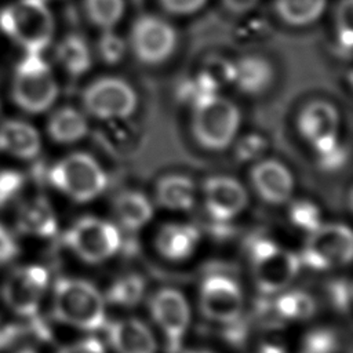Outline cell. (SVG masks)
<instances>
[{
    "instance_id": "obj_1",
    "label": "cell",
    "mask_w": 353,
    "mask_h": 353,
    "mask_svg": "<svg viewBox=\"0 0 353 353\" xmlns=\"http://www.w3.org/2000/svg\"><path fill=\"white\" fill-rule=\"evenodd\" d=\"M0 30L23 52L41 54L54 39L55 21L46 0H14L0 10Z\"/></svg>"
},
{
    "instance_id": "obj_2",
    "label": "cell",
    "mask_w": 353,
    "mask_h": 353,
    "mask_svg": "<svg viewBox=\"0 0 353 353\" xmlns=\"http://www.w3.org/2000/svg\"><path fill=\"white\" fill-rule=\"evenodd\" d=\"M241 114L234 102L211 94L192 105L190 130L199 146L219 152L230 146L240 128Z\"/></svg>"
},
{
    "instance_id": "obj_3",
    "label": "cell",
    "mask_w": 353,
    "mask_h": 353,
    "mask_svg": "<svg viewBox=\"0 0 353 353\" xmlns=\"http://www.w3.org/2000/svg\"><path fill=\"white\" fill-rule=\"evenodd\" d=\"M59 87L50 63L41 54L25 52L17 62L11 80V98L26 113L39 114L57 101Z\"/></svg>"
},
{
    "instance_id": "obj_4",
    "label": "cell",
    "mask_w": 353,
    "mask_h": 353,
    "mask_svg": "<svg viewBox=\"0 0 353 353\" xmlns=\"http://www.w3.org/2000/svg\"><path fill=\"white\" fill-rule=\"evenodd\" d=\"M54 316L57 320L81 330H97L105 321V301L88 281L58 279L54 285Z\"/></svg>"
},
{
    "instance_id": "obj_5",
    "label": "cell",
    "mask_w": 353,
    "mask_h": 353,
    "mask_svg": "<svg viewBox=\"0 0 353 353\" xmlns=\"http://www.w3.org/2000/svg\"><path fill=\"white\" fill-rule=\"evenodd\" d=\"M46 176L55 189L79 203L94 200L108 186V176L101 164L84 152L62 157L47 170Z\"/></svg>"
},
{
    "instance_id": "obj_6",
    "label": "cell",
    "mask_w": 353,
    "mask_h": 353,
    "mask_svg": "<svg viewBox=\"0 0 353 353\" xmlns=\"http://www.w3.org/2000/svg\"><path fill=\"white\" fill-rule=\"evenodd\" d=\"M250 256L254 279L262 292L273 294L285 288L299 270V258L268 239L251 244Z\"/></svg>"
},
{
    "instance_id": "obj_7",
    "label": "cell",
    "mask_w": 353,
    "mask_h": 353,
    "mask_svg": "<svg viewBox=\"0 0 353 353\" xmlns=\"http://www.w3.org/2000/svg\"><path fill=\"white\" fill-rule=\"evenodd\" d=\"M84 110L103 121L125 120L138 105L135 90L123 79L101 77L90 83L83 94Z\"/></svg>"
},
{
    "instance_id": "obj_8",
    "label": "cell",
    "mask_w": 353,
    "mask_h": 353,
    "mask_svg": "<svg viewBox=\"0 0 353 353\" xmlns=\"http://www.w3.org/2000/svg\"><path fill=\"white\" fill-rule=\"evenodd\" d=\"M128 46L142 63L160 65L174 54L176 33L165 19L153 14H143L131 25Z\"/></svg>"
},
{
    "instance_id": "obj_9",
    "label": "cell",
    "mask_w": 353,
    "mask_h": 353,
    "mask_svg": "<svg viewBox=\"0 0 353 353\" xmlns=\"http://www.w3.org/2000/svg\"><path fill=\"white\" fill-rule=\"evenodd\" d=\"M48 285V272L40 265L14 268L1 284V299L7 307L23 319L37 314Z\"/></svg>"
},
{
    "instance_id": "obj_10",
    "label": "cell",
    "mask_w": 353,
    "mask_h": 353,
    "mask_svg": "<svg viewBox=\"0 0 353 353\" xmlns=\"http://www.w3.org/2000/svg\"><path fill=\"white\" fill-rule=\"evenodd\" d=\"M65 243L80 259L95 263L108 259L119 250L120 234L110 222L84 216L66 232Z\"/></svg>"
},
{
    "instance_id": "obj_11",
    "label": "cell",
    "mask_w": 353,
    "mask_h": 353,
    "mask_svg": "<svg viewBox=\"0 0 353 353\" xmlns=\"http://www.w3.org/2000/svg\"><path fill=\"white\" fill-rule=\"evenodd\" d=\"M353 255V236L341 223L320 225L310 232L302 251V261L313 269H331L346 265Z\"/></svg>"
},
{
    "instance_id": "obj_12",
    "label": "cell",
    "mask_w": 353,
    "mask_h": 353,
    "mask_svg": "<svg viewBox=\"0 0 353 353\" xmlns=\"http://www.w3.org/2000/svg\"><path fill=\"white\" fill-rule=\"evenodd\" d=\"M339 113L336 108L327 101L314 99L306 103L296 120L301 137L316 150L325 152L338 145Z\"/></svg>"
},
{
    "instance_id": "obj_13",
    "label": "cell",
    "mask_w": 353,
    "mask_h": 353,
    "mask_svg": "<svg viewBox=\"0 0 353 353\" xmlns=\"http://www.w3.org/2000/svg\"><path fill=\"white\" fill-rule=\"evenodd\" d=\"M152 316L167 339L171 353L181 346L190 320V310L185 296L172 288H163L150 301Z\"/></svg>"
},
{
    "instance_id": "obj_14",
    "label": "cell",
    "mask_w": 353,
    "mask_h": 353,
    "mask_svg": "<svg viewBox=\"0 0 353 353\" xmlns=\"http://www.w3.org/2000/svg\"><path fill=\"white\" fill-rule=\"evenodd\" d=\"M200 307L214 321L232 323L240 316L243 309L241 291L226 276H208L200 288Z\"/></svg>"
},
{
    "instance_id": "obj_15",
    "label": "cell",
    "mask_w": 353,
    "mask_h": 353,
    "mask_svg": "<svg viewBox=\"0 0 353 353\" xmlns=\"http://www.w3.org/2000/svg\"><path fill=\"white\" fill-rule=\"evenodd\" d=\"M203 193L208 214L219 222L234 218L248 203L245 188L237 179L228 175H216L205 179Z\"/></svg>"
},
{
    "instance_id": "obj_16",
    "label": "cell",
    "mask_w": 353,
    "mask_h": 353,
    "mask_svg": "<svg viewBox=\"0 0 353 353\" xmlns=\"http://www.w3.org/2000/svg\"><path fill=\"white\" fill-rule=\"evenodd\" d=\"M250 179L256 194L270 204L285 203L294 190L292 174L281 161L274 159L256 161L251 168Z\"/></svg>"
},
{
    "instance_id": "obj_17",
    "label": "cell",
    "mask_w": 353,
    "mask_h": 353,
    "mask_svg": "<svg viewBox=\"0 0 353 353\" xmlns=\"http://www.w3.org/2000/svg\"><path fill=\"white\" fill-rule=\"evenodd\" d=\"M41 150V137L25 120L10 119L0 123V152L21 160H34Z\"/></svg>"
},
{
    "instance_id": "obj_18",
    "label": "cell",
    "mask_w": 353,
    "mask_h": 353,
    "mask_svg": "<svg viewBox=\"0 0 353 353\" xmlns=\"http://www.w3.org/2000/svg\"><path fill=\"white\" fill-rule=\"evenodd\" d=\"M15 226L22 234L51 237L57 232L58 222L50 201L39 194L21 201L17 210Z\"/></svg>"
},
{
    "instance_id": "obj_19",
    "label": "cell",
    "mask_w": 353,
    "mask_h": 353,
    "mask_svg": "<svg viewBox=\"0 0 353 353\" xmlns=\"http://www.w3.org/2000/svg\"><path fill=\"white\" fill-rule=\"evenodd\" d=\"M108 338L116 353H156L152 331L135 319L113 321L108 328Z\"/></svg>"
},
{
    "instance_id": "obj_20",
    "label": "cell",
    "mask_w": 353,
    "mask_h": 353,
    "mask_svg": "<svg viewBox=\"0 0 353 353\" xmlns=\"http://www.w3.org/2000/svg\"><path fill=\"white\" fill-rule=\"evenodd\" d=\"M273 66L259 55H244L233 62V84L248 94L258 95L263 92L273 81Z\"/></svg>"
},
{
    "instance_id": "obj_21",
    "label": "cell",
    "mask_w": 353,
    "mask_h": 353,
    "mask_svg": "<svg viewBox=\"0 0 353 353\" xmlns=\"http://www.w3.org/2000/svg\"><path fill=\"white\" fill-rule=\"evenodd\" d=\"M199 244V232L189 225L168 223L164 225L156 237L159 252L170 261H182L189 258Z\"/></svg>"
},
{
    "instance_id": "obj_22",
    "label": "cell",
    "mask_w": 353,
    "mask_h": 353,
    "mask_svg": "<svg viewBox=\"0 0 353 353\" xmlns=\"http://www.w3.org/2000/svg\"><path fill=\"white\" fill-rule=\"evenodd\" d=\"M47 132L54 142L70 145L87 135L88 123L84 113L80 110L72 106H62L50 116Z\"/></svg>"
},
{
    "instance_id": "obj_23",
    "label": "cell",
    "mask_w": 353,
    "mask_h": 353,
    "mask_svg": "<svg viewBox=\"0 0 353 353\" xmlns=\"http://www.w3.org/2000/svg\"><path fill=\"white\" fill-rule=\"evenodd\" d=\"M194 199V182L186 175L170 174L163 176L156 185V200L164 208L185 211L192 208Z\"/></svg>"
},
{
    "instance_id": "obj_24",
    "label": "cell",
    "mask_w": 353,
    "mask_h": 353,
    "mask_svg": "<svg viewBox=\"0 0 353 353\" xmlns=\"http://www.w3.org/2000/svg\"><path fill=\"white\" fill-rule=\"evenodd\" d=\"M55 58L61 68L73 77L83 76L92 66V52L84 37L77 33L66 34L57 44Z\"/></svg>"
},
{
    "instance_id": "obj_25",
    "label": "cell",
    "mask_w": 353,
    "mask_h": 353,
    "mask_svg": "<svg viewBox=\"0 0 353 353\" xmlns=\"http://www.w3.org/2000/svg\"><path fill=\"white\" fill-rule=\"evenodd\" d=\"M114 214L127 229H138L152 218L153 208L149 199L137 190H124L117 194L113 204Z\"/></svg>"
},
{
    "instance_id": "obj_26",
    "label": "cell",
    "mask_w": 353,
    "mask_h": 353,
    "mask_svg": "<svg viewBox=\"0 0 353 353\" xmlns=\"http://www.w3.org/2000/svg\"><path fill=\"white\" fill-rule=\"evenodd\" d=\"M327 0H274L277 17L290 26H306L324 12Z\"/></svg>"
},
{
    "instance_id": "obj_27",
    "label": "cell",
    "mask_w": 353,
    "mask_h": 353,
    "mask_svg": "<svg viewBox=\"0 0 353 353\" xmlns=\"http://www.w3.org/2000/svg\"><path fill=\"white\" fill-rule=\"evenodd\" d=\"M87 19L99 29H112L124 15V0H83Z\"/></svg>"
},
{
    "instance_id": "obj_28",
    "label": "cell",
    "mask_w": 353,
    "mask_h": 353,
    "mask_svg": "<svg viewBox=\"0 0 353 353\" xmlns=\"http://www.w3.org/2000/svg\"><path fill=\"white\" fill-rule=\"evenodd\" d=\"M274 310L277 316L287 320H305L314 313L316 303L305 292L288 291L276 299Z\"/></svg>"
},
{
    "instance_id": "obj_29",
    "label": "cell",
    "mask_w": 353,
    "mask_h": 353,
    "mask_svg": "<svg viewBox=\"0 0 353 353\" xmlns=\"http://www.w3.org/2000/svg\"><path fill=\"white\" fill-rule=\"evenodd\" d=\"M143 290V280L137 274H128L117 280L110 287L108 292V299L116 305L134 306L142 298Z\"/></svg>"
},
{
    "instance_id": "obj_30",
    "label": "cell",
    "mask_w": 353,
    "mask_h": 353,
    "mask_svg": "<svg viewBox=\"0 0 353 353\" xmlns=\"http://www.w3.org/2000/svg\"><path fill=\"white\" fill-rule=\"evenodd\" d=\"M28 183V176L15 168L0 170V210L19 201Z\"/></svg>"
},
{
    "instance_id": "obj_31",
    "label": "cell",
    "mask_w": 353,
    "mask_h": 353,
    "mask_svg": "<svg viewBox=\"0 0 353 353\" xmlns=\"http://www.w3.org/2000/svg\"><path fill=\"white\" fill-rule=\"evenodd\" d=\"M95 51L105 65H117L125 55L127 43L113 29H103L97 40Z\"/></svg>"
},
{
    "instance_id": "obj_32",
    "label": "cell",
    "mask_w": 353,
    "mask_h": 353,
    "mask_svg": "<svg viewBox=\"0 0 353 353\" xmlns=\"http://www.w3.org/2000/svg\"><path fill=\"white\" fill-rule=\"evenodd\" d=\"M335 34L339 46L345 51H350L353 43V0H339L334 14Z\"/></svg>"
},
{
    "instance_id": "obj_33",
    "label": "cell",
    "mask_w": 353,
    "mask_h": 353,
    "mask_svg": "<svg viewBox=\"0 0 353 353\" xmlns=\"http://www.w3.org/2000/svg\"><path fill=\"white\" fill-rule=\"evenodd\" d=\"M338 336L331 328H314L309 331L301 345V353H335Z\"/></svg>"
},
{
    "instance_id": "obj_34",
    "label": "cell",
    "mask_w": 353,
    "mask_h": 353,
    "mask_svg": "<svg viewBox=\"0 0 353 353\" xmlns=\"http://www.w3.org/2000/svg\"><path fill=\"white\" fill-rule=\"evenodd\" d=\"M200 76L216 91L233 81V62L223 58H211L205 62Z\"/></svg>"
},
{
    "instance_id": "obj_35",
    "label": "cell",
    "mask_w": 353,
    "mask_h": 353,
    "mask_svg": "<svg viewBox=\"0 0 353 353\" xmlns=\"http://www.w3.org/2000/svg\"><path fill=\"white\" fill-rule=\"evenodd\" d=\"M290 219L299 229L313 232L321 225V214L317 205L309 201H296L290 208Z\"/></svg>"
},
{
    "instance_id": "obj_36",
    "label": "cell",
    "mask_w": 353,
    "mask_h": 353,
    "mask_svg": "<svg viewBox=\"0 0 353 353\" xmlns=\"http://www.w3.org/2000/svg\"><path fill=\"white\" fill-rule=\"evenodd\" d=\"M28 336L26 324L14 323L0 316V352L12 347L15 343Z\"/></svg>"
},
{
    "instance_id": "obj_37",
    "label": "cell",
    "mask_w": 353,
    "mask_h": 353,
    "mask_svg": "<svg viewBox=\"0 0 353 353\" xmlns=\"http://www.w3.org/2000/svg\"><path fill=\"white\" fill-rule=\"evenodd\" d=\"M331 303L341 312H347L352 301V285L347 280H335L328 285Z\"/></svg>"
},
{
    "instance_id": "obj_38",
    "label": "cell",
    "mask_w": 353,
    "mask_h": 353,
    "mask_svg": "<svg viewBox=\"0 0 353 353\" xmlns=\"http://www.w3.org/2000/svg\"><path fill=\"white\" fill-rule=\"evenodd\" d=\"M19 254V244L15 234L0 222V266L12 262Z\"/></svg>"
},
{
    "instance_id": "obj_39",
    "label": "cell",
    "mask_w": 353,
    "mask_h": 353,
    "mask_svg": "<svg viewBox=\"0 0 353 353\" xmlns=\"http://www.w3.org/2000/svg\"><path fill=\"white\" fill-rule=\"evenodd\" d=\"M159 3L172 15H190L201 10L207 0H159Z\"/></svg>"
},
{
    "instance_id": "obj_40",
    "label": "cell",
    "mask_w": 353,
    "mask_h": 353,
    "mask_svg": "<svg viewBox=\"0 0 353 353\" xmlns=\"http://www.w3.org/2000/svg\"><path fill=\"white\" fill-rule=\"evenodd\" d=\"M263 150L265 141L258 135H248L239 142L236 153L241 160H255L258 156L262 154Z\"/></svg>"
},
{
    "instance_id": "obj_41",
    "label": "cell",
    "mask_w": 353,
    "mask_h": 353,
    "mask_svg": "<svg viewBox=\"0 0 353 353\" xmlns=\"http://www.w3.org/2000/svg\"><path fill=\"white\" fill-rule=\"evenodd\" d=\"M57 353H106L102 342L95 338H84L81 341L65 345Z\"/></svg>"
},
{
    "instance_id": "obj_42",
    "label": "cell",
    "mask_w": 353,
    "mask_h": 353,
    "mask_svg": "<svg viewBox=\"0 0 353 353\" xmlns=\"http://www.w3.org/2000/svg\"><path fill=\"white\" fill-rule=\"evenodd\" d=\"M317 157H319L320 165L324 170H336V168H339L345 163L346 152L338 143V145H335L334 148H331V149H328L325 152L317 153Z\"/></svg>"
},
{
    "instance_id": "obj_43",
    "label": "cell",
    "mask_w": 353,
    "mask_h": 353,
    "mask_svg": "<svg viewBox=\"0 0 353 353\" xmlns=\"http://www.w3.org/2000/svg\"><path fill=\"white\" fill-rule=\"evenodd\" d=\"M223 6L236 15L250 14L258 4V0H222Z\"/></svg>"
},
{
    "instance_id": "obj_44",
    "label": "cell",
    "mask_w": 353,
    "mask_h": 353,
    "mask_svg": "<svg viewBox=\"0 0 353 353\" xmlns=\"http://www.w3.org/2000/svg\"><path fill=\"white\" fill-rule=\"evenodd\" d=\"M258 353H287V350L284 347H281L277 343H265Z\"/></svg>"
},
{
    "instance_id": "obj_45",
    "label": "cell",
    "mask_w": 353,
    "mask_h": 353,
    "mask_svg": "<svg viewBox=\"0 0 353 353\" xmlns=\"http://www.w3.org/2000/svg\"><path fill=\"white\" fill-rule=\"evenodd\" d=\"M17 353H37V352L33 350V349H30V347H23V349H21V350H18Z\"/></svg>"
},
{
    "instance_id": "obj_46",
    "label": "cell",
    "mask_w": 353,
    "mask_h": 353,
    "mask_svg": "<svg viewBox=\"0 0 353 353\" xmlns=\"http://www.w3.org/2000/svg\"><path fill=\"white\" fill-rule=\"evenodd\" d=\"M190 353H212V352H207V350H196V352H190Z\"/></svg>"
},
{
    "instance_id": "obj_47",
    "label": "cell",
    "mask_w": 353,
    "mask_h": 353,
    "mask_svg": "<svg viewBox=\"0 0 353 353\" xmlns=\"http://www.w3.org/2000/svg\"><path fill=\"white\" fill-rule=\"evenodd\" d=\"M46 1H47V0H46Z\"/></svg>"
}]
</instances>
